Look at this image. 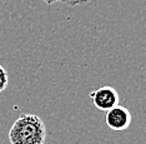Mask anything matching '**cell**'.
Wrapping results in <instances>:
<instances>
[{"label": "cell", "instance_id": "5b68a950", "mask_svg": "<svg viewBox=\"0 0 146 144\" xmlns=\"http://www.w3.org/2000/svg\"><path fill=\"white\" fill-rule=\"evenodd\" d=\"M90 0H62V3L70 5V6H79V5H85Z\"/></svg>", "mask_w": 146, "mask_h": 144}, {"label": "cell", "instance_id": "52a82bcc", "mask_svg": "<svg viewBox=\"0 0 146 144\" xmlns=\"http://www.w3.org/2000/svg\"><path fill=\"white\" fill-rule=\"evenodd\" d=\"M0 66H1V64H0Z\"/></svg>", "mask_w": 146, "mask_h": 144}, {"label": "cell", "instance_id": "8992f818", "mask_svg": "<svg viewBox=\"0 0 146 144\" xmlns=\"http://www.w3.org/2000/svg\"><path fill=\"white\" fill-rule=\"evenodd\" d=\"M39 1L46 3V4H52V3H55V1H62V0H39Z\"/></svg>", "mask_w": 146, "mask_h": 144}, {"label": "cell", "instance_id": "277c9868", "mask_svg": "<svg viewBox=\"0 0 146 144\" xmlns=\"http://www.w3.org/2000/svg\"><path fill=\"white\" fill-rule=\"evenodd\" d=\"M9 83V76H8V72L4 66H0V93L4 92L6 85Z\"/></svg>", "mask_w": 146, "mask_h": 144}, {"label": "cell", "instance_id": "7a4b0ae2", "mask_svg": "<svg viewBox=\"0 0 146 144\" xmlns=\"http://www.w3.org/2000/svg\"><path fill=\"white\" fill-rule=\"evenodd\" d=\"M89 96L92 100V104L96 109L106 112V110L114 108L115 105L119 104V93L116 92L115 88L110 85H105L101 88H98L90 92Z\"/></svg>", "mask_w": 146, "mask_h": 144}, {"label": "cell", "instance_id": "3957f363", "mask_svg": "<svg viewBox=\"0 0 146 144\" xmlns=\"http://www.w3.org/2000/svg\"><path fill=\"white\" fill-rule=\"evenodd\" d=\"M105 124L108 125V128L111 130H120L127 129L131 124V113L126 106H122L120 104L115 105L114 108L109 109L105 112Z\"/></svg>", "mask_w": 146, "mask_h": 144}, {"label": "cell", "instance_id": "6da1fadb", "mask_svg": "<svg viewBox=\"0 0 146 144\" xmlns=\"http://www.w3.org/2000/svg\"><path fill=\"white\" fill-rule=\"evenodd\" d=\"M46 127L40 117L23 113L13 123L9 140L11 144H45Z\"/></svg>", "mask_w": 146, "mask_h": 144}]
</instances>
